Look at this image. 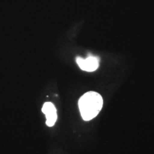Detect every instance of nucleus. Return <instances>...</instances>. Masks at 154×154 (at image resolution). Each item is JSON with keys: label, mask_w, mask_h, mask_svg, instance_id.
<instances>
[{"label": "nucleus", "mask_w": 154, "mask_h": 154, "mask_svg": "<svg viewBox=\"0 0 154 154\" xmlns=\"http://www.w3.org/2000/svg\"><path fill=\"white\" fill-rule=\"evenodd\" d=\"M103 103L102 96L97 92L89 91L83 94L78 102L83 119L89 121L95 118L102 110Z\"/></svg>", "instance_id": "obj_1"}, {"label": "nucleus", "mask_w": 154, "mask_h": 154, "mask_svg": "<svg viewBox=\"0 0 154 154\" xmlns=\"http://www.w3.org/2000/svg\"><path fill=\"white\" fill-rule=\"evenodd\" d=\"M76 61L78 65L83 71L94 72L99 67V58L96 57L89 56L86 59L78 57L76 59Z\"/></svg>", "instance_id": "obj_2"}, {"label": "nucleus", "mask_w": 154, "mask_h": 154, "mask_svg": "<svg viewBox=\"0 0 154 154\" xmlns=\"http://www.w3.org/2000/svg\"><path fill=\"white\" fill-rule=\"evenodd\" d=\"M42 111L46 116V125L49 127L53 126L57 119V110L54 105L51 102H46L42 107Z\"/></svg>", "instance_id": "obj_3"}]
</instances>
